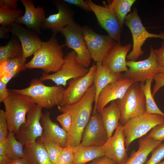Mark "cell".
<instances>
[{"mask_svg": "<svg viewBox=\"0 0 164 164\" xmlns=\"http://www.w3.org/2000/svg\"><path fill=\"white\" fill-rule=\"evenodd\" d=\"M25 8V12L16 20L19 24H24L29 29L39 33L46 17L45 11L42 6L36 7L31 0H21Z\"/></svg>", "mask_w": 164, "mask_h": 164, "instance_id": "19", "label": "cell"}, {"mask_svg": "<svg viewBox=\"0 0 164 164\" xmlns=\"http://www.w3.org/2000/svg\"><path fill=\"white\" fill-rule=\"evenodd\" d=\"M9 164H28L27 161L25 157L23 158L11 160Z\"/></svg>", "mask_w": 164, "mask_h": 164, "instance_id": "48", "label": "cell"}, {"mask_svg": "<svg viewBox=\"0 0 164 164\" xmlns=\"http://www.w3.org/2000/svg\"><path fill=\"white\" fill-rule=\"evenodd\" d=\"M24 149L28 164H52L45 147L40 142L24 145Z\"/></svg>", "mask_w": 164, "mask_h": 164, "instance_id": "27", "label": "cell"}, {"mask_svg": "<svg viewBox=\"0 0 164 164\" xmlns=\"http://www.w3.org/2000/svg\"><path fill=\"white\" fill-rule=\"evenodd\" d=\"M82 29L91 59L96 63H102L111 50L116 41L109 35L97 33L88 26H84Z\"/></svg>", "mask_w": 164, "mask_h": 164, "instance_id": "10", "label": "cell"}, {"mask_svg": "<svg viewBox=\"0 0 164 164\" xmlns=\"http://www.w3.org/2000/svg\"><path fill=\"white\" fill-rule=\"evenodd\" d=\"M65 89L62 86H46L40 79L35 78L31 80L29 86L26 88L10 90L31 97L36 104L43 108L50 109L60 106Z\"/></svg>", "mask_w": 164, "mask_h": 164, "instance_id": "3", "label": "cell"}, {"mask_svg": "<svg viewBox=\"0 0 164 164\" xmlns=\"http://www.w3.org/2000/svg\"><path fill=\"white\" fill-rule=\"evenodd\" d=\"M153 80L155 83L152 93L154 96L161 87L164 86V73L161 72L157 74L154 77Z\"/></svg>", "mask_w": 164, "mask_h": 164, "instance_id": "41", "label": "cell"}, {"mask_svg": "<svg viewBox=\"0 0 164 164\" xmlns=\"http://www.w3.org/2000/svg\"><path fill=\"white\" fill-rule=\"evenodd\" d=\"M57 13L49 15L45 20L42 28L51 31L53 35H56L63 28L74 22L73 14L65 4L56 1Z\"/></svg>", "mask_w": 164, "mask_h": 164, "instance_id": "20", "label": "cell"}, {"mask_svg": "<svg viewBox=\"0 0 164 164\" xmlns=\"http://www.w3.org/2000/svg\"><path fill=\"white\" fill-rule=\"evenodd\" d=\"M125 146L123 126L119 123L113 135L108 138L102 146L105 156L117 164H122L127 159V150Z\"/></svg>", "mask_w": 164, "mask_h": 164, "instance_id": "17", "label": "cell"}, {"mask_svg": "<svg viewBox=\"0 0 164 164\" xmlns=\"http://www.w3.org/2000/svg\"><path fill=\"white\" fill-rule=\"evenodd\" d=\"M85 1L94 13L101 27L117 42L121 44L122 28L113 11L104 5L102 6L95 4L92 0Z\"/></svg>", "mask_w": 164, "mask_h": 164, "instance_id": "14", "label": "cell"}, {"mask_svg": "<svg viewBox=\"0 0 164 164\" xmlns=\"http://www.w3.org/2000/svg\"><path fill=\"white\" fill-rule=\"evenodd\" d=\"M8 90L9 96L3 103L9 132L16 135L26 122V114L36 104L31 97Z\"/></svg>", "mask_w": 164, "mask_h": 164, "instance_id": "4", "label": "cell"}, {"mask_svg": "<svg viewBox=\"0 0 164 164\" xmlns=\"http://www.w3.org/2000/svg\"><path fill=\"white\" fill-rule=\"evenodd\" d=\"M157 64L162 72L164 73V40L161 47L158 49H154Z\"/></svg>", "mask_w": 164, "mask_h": 164, "instance_id": "40", "label": "cell"}, {"mask_svg": "<svg viewBox=\"0 0 164 164\" xmlns=\"http://www.w3.org/2000/svg\"><path fill=\"white\" fill-rule=\"evenodd\" d=\"M151 152V157L145 164H158L164 158V143H161Z\"/></svg>", "mask_w": 164, "mask_h": 164, "instance_id": "36", "label": "cell"}, {"mask_svg": "<svg viewBox=\"0 0 164 164\" xmlns=\"http://www.w3.org/2000/svg\"><path fill=\"white\" fill-rule=\"evenodd\" d=\"M100 113L103 125L109 138L118 127L121 117L120 112L115 101L111 102L110 104L105 107Z\"/></svg>", "mask_w": 164, "mask_h": 164, "instance_id": "28", "label": "cell"}, {"mask_svg": "<svg viewBox=\"0 0 164 164\" xmlns=\"http://www.w3.org/2000/svg\"><path fill=\"white\" fill-rule=\"evenodd\" d=\"M7 138L0 140V155H7Z\"/></svg>", "mask_w": 164, "mask_h": 164, "instance_id": "47", "label": "cell"}, {"mask_svg": "<svg viewBox=\"0 0 164 164\" xmlns=\"http://www.w3.org/2000/svg\"><path fill=\"white\" fill-rule=\"evenodd\" d=\"M115 101L121 113L120 123L123 126L129 119L146 113L145 96L138 82L134 83L122 98Z\"/></svg>", "mask_w": 164, "mask_h": 164, "instance_id": "5", "label": "cell"}, {"mask_svg": "<svg viewBox=\"0 0 164 164\" xmlns=\"http://www.w3.org/2000/svg\"><path fill=\"white\" fill-rule=\"evenodd\" d=\"M146 136L161 142L164 140V123L154 127Z\"/></svg>", "mask_w": 164, "mask_h": 164, "instance_id": "37", "label": "cell"}, {"mask_svg": "<svg viewBox=\"0 0 164 164\" xmlns=\"http://www.w3.org/2000/svg\"><path fill=\"white\" fill-rule=\"evenodd\" d=\"M164 123V117L145 114L129 119L123 126L125 145L129 146L135 140L146 134L156 125Z\"/></svg>", "mask_w": 164, "mask_h": 164, "instance_id": "7", "label": "cell"}, {"mask_svg": "<svg viewBox=\"0 0 164 164\" xmlns=\"http://www.w3.org/2000/svg\"><path fill=\"white\" fill-rule=\"evenodd\" d=\"M131 46L130 44L122 45L116 42L101 63L102 65L115 73L126 72L128 68L126 65V58Z\"/></svg>", "mask_w": 164, "mask_h": 164, "instance_id": "21", "label": "cell"}, {"mask_svg": "<svg viewBox=\"0 0 164 164\" xmlns=\"http://www.w3.org/2000/svg\"><path fill=\"white\" fill-rule=\"evenodd\" d=\"M23 55L21 43L17 37L13 34L7 44L0 46V62Z\"/></svg>", "mask_w": 164, "mask_h": 164, "instance_id": "30", "label": "cell"}, {"mask_svg": "<svg viewBox=\"0 0 164 164\" xmlns=\"http://www.w3.org/2000/svg\"><path fill=\"white\" fill-rule=\"evenodd\" d=\"M8 125L5 111L0 109V140L5 138L9 132Z\"/></svg>", "mask_w": 164, "mask_h": 164, "instance_id": "39", "label": "cell"}, {"mask_svg": "<svg viewBox=\"0 0 164 164\" xmlns=\"http://www.w3.org/2000/svg\"><path fill=\"white\" fill-rule=\"evenodd\" d=\"M18 0H0V5L4 6L14 10L17 8Z\"/></svg>", "mask_w": 164, "mask_h": 164, "instance_id": "45", "label": "cell"}, {"mask_svg": "<svg viewBox=\"0 0 164 164\" xmlns=\"http://www.w3.org/2000/svg\"><path fill=\"white\" fill-rule=\"evenodd\" d=\"M88 164H117L113 160L106 156L97 158Z\"/></svg>", "mask_w": 164, "mask_h": 164, "instance_id": "43", "label": "cell"}, {"mask_svg": "<svg viewBox=\"0 0 164 164\" xmlns=\"http://www.w3.org/2000/svg\"><path fill=\"white\" fill-rule=\"evenodd\" d=\"M63 45H61L52 36L49 40L42 41L40 48L33 54L31 60L27 63V69H40L49 74L59 71L64 61Z\"/></svg>", "mask_w": 164, "mask_h": 164, "instance_id": "2", "label": "cell"}, {"mask_svg": "<svg viewBox=\"0 0 164 164\" xmlns=\"http://www.w3.org/2000/svg\"><path fill=\"white\" fill-rule=\"evenodd\" d=\"M136 1L135 0H108L107 1L108 4L104 3V5L114 13L122 28L128 14L130 11L132 6Z\"/></svg>", "mask_w": 164, "mask_h": 164, "instance_id": "29", "label": "cell"}, {"mask_svg": "<svg viewBox=\"0 0 164 164\" xmlns=\"http://www.w3.org/2000/svg\"><path fill=\"white\" fill-rule=\"evenodd\" d=\"M40 142L45 147L52 164H55L62 152L63 148L42 137H40Z\"/></svg>", "mask_w": 164, "mask_h": 164, "instance_id": "34", "label": "cell"}, {"mask_svg": "<svg viewBox=\"0 0 164 164\" xmlns=\"http://www.w3.org/2000/svg\"><path fill=\"white\" fill-rule=\"evenodd\" d=\"M22 14L23 11L19 9L14 10L0 5V24L2 26H9L16 22Z\"/></svg>", "mask_w": 164, "mask_h": 164, "instance_id": "33", "label": "cell"}, {"mask_svg": "<svg viewBox=\"0 0 164 164\" xmlns=\"http://www.w3.org/2000/svg\"><path fill=\"white\" fill-rule=\"evenodd\" d=\"M40 122L43 129L41 137L55 143L63 148L66 147L68 133L52 121L50 112L46 111L42 113Z\"/></svg>", "mask_w": 164, "mask_h": 164, "instance_id": "22", "label": "cell"}, {"mask_svg": "<svg viewBox=\"0 0 164 164\" xmlns=\"http://www.w3.org/2000/svg\"><path fill=\"white\" fill-rule=\"evenodd\" d=\"M153 80L152 79H149L147 80L145 83L142 82L140 84V88L145 96L146 113L159 114L164 117V113L156 105L151 91V85Z\"/></svg>", "mask_w": 164, "mask_h": 164, "instance_id": "32", "label": "cell"}, {"mask_svg": "<svg viewBox=\"0 0 164 164\" xmlns=\"http://www.w3.org/2000/svg\"><path fill=\"white\" fill-rule=\"evenodd\" d=\"M96 67V64L94 62L85 75L68 81L69 85L65 89L63 100L60 106L74 104L83 97L93 84Z\"/></svg>", "mask_w": 164, "mask_h": 164, "instance_id": "13", "label": "cell"}, {"mask_svg": "<svg viewBox=\"0 0 164 164\" xmlns=\"http://www.w3.org/2000/svg\"><path fill=\"white\" fill-rule=\"evenodd\" d=\"M10 30L8 26H0V38L1 39H8L9 36Z\"/></svg>", "mask_w": 164, "mask_h": 164, "instance_id": "46", "label": "cell"}, {"mask_svg": "<svg viewBox=\"0 0 164 164\" xmlns=\"http://www.w3.org/2000/svg\"><path fill=\"white\" fill-rule=\"evenodd\" d=\"M125 24L130 30L133 39L132 49L126 57L128 60L135 61L144 53L142 46L148 38H160L164 40V32L157 34L150 33L146 30L136 7L127 15Z\"/></svg>", "mask_w": 164, "mask_h": 164, "instance_id": "6", "label": "cell"}, {"mask_svg": "<svg viewBox=\"0 0 164 164\" xmlns=\"http://www.w3.org/2000/svg\"><path fill=\"white\" fill-rule=\"evenodd\" d=\"M26 59L23 55L0 62V80L6 84L21 72L26 70Z\"/></svg>", "mask_w": 164, "mask_h": 164, "instance_id": "24", "label": "cell"}, {"mask_svg": "<svg viewBox=\"0 0 164 164\" xmlns=\"http://www.w3.org/2000/svg\"><path fill=\"white\" fill-rule=\"evenodd\" d=\"M158 164H164V161H162V162H159Z\"/></svg>", "mask_w": 164, "mask_h": 164, "instance_id": "50", "label": "cell"}, {"mask_svg": "<svg viewBox=\"0 0 164 164\" xmlns=\"http://www.w3.org/2000/svg\"><path fill=\"white\" fill-rule=\"evenodd\" d=\"M8 27L10 32L16 36L20 42L25 59L33 55L40 47L42 41L36 32L25 28L16 22Z\"/></svg>", "mask_w": 164, "mask_h": 164, "instance_id": "18", "label": "cell"}, {"mask_svg": "<svg viewBox=\"0 0 164 164\" xmlns=\"http://www.w3.org/2000/svg\"><path fill=\"white\" fill-rule=\"evenodd\" d=\"M60 32L65 40L63 46L74 50L76 54L77 62L88 68L91 58L86 44L82 27L74 22L62 29Z\"/></svg>", "mask_w": 164, "mask_h": 164, "instance_id": "9", "label": "cell"}, {"mask_svg": "<svg viewBox=\"0 0 164 164\" xmlns=\"http://www.w3.org/2000/svg\"><path fill=\"white\" fill-rule=\"evenodd\" d=\"M64 2L78 6L86 11H92L87 4L83 0H64Z\"/></svg>", "mask_w": 164, "mask_h": 164, "instance_id": "42", "label": "cell"}, {"mask_svg": "<svg viewBox=\"0 0 164 164\" xmlns=\"http://www.w3.org/2000/svg\"><path fill=\"white\" fill-rule=\"evenodd\" d=\"M96 70L93 82L95 88L94 104H96L99 94L108 84L123 77L121 73L112 72L103 66L101 63H96Z\"/></svg>", "mask_w": 164, "mask_h": 164, "instance_id": "25", "label": "cell"}, {"mask_svg": "<svg viewBox=\"0 0 164 164\" xmlns=\"http://www.w3.org/2000/svg\"><path fill=\"white\" fill-rule=\"evenodd\" d=\"M108 138L101 113L92 114L84 130L80 144L84 146H102Z\"/></svg>", "mask_w": 164, "mask_h": 164, "instance_id": "16", "label": "cell"}, {"mask_svg": "<svg viewBox=\"0 0 164 164\" xmlns=\"http://www.w3.org/2000/svg\"><path fill=\"white\" fill-rule=\"evenodd\" d=\"M11 160L7 155H0V164H9Z\"/></svg>", "mask_w": 164, "mask_h": 164, "instance_id": "49", "label": "cell"}, {"mask_svg": "<svg viewBox=\"0 0 164 164\" xmlns=\"http://www.w3.org/2000/svg\"><path fill=\"white\" fill-rule=\"evenodd\" d=\"M56 119L61 124L62 128L68 133L72 125L71 118L70 114L66 112L63 113L57 116Z\"/></svg>", "mask_w": 164, "mask_h": 164, "instance_id": "38", "label": "cell"}, {"mask_svg": "<svg viewBox=\"0 0 164 164\" xmlns=\"http://www.w3.org/2000/svg\"><path fill=\"white\" fill-rule=\"evenodd\" d=\"M71 164H74L73 163H72Z\"/></svg>", "mask_w": 164, "mask_h": 164, "instance_id": "51", "label": "cell"}, {"mask_svg": "<svg viewBox=\"0 0 164 164\" xmlns=\"http://www.w3.org/2000/svg\"><path fill=\"white\" fill-rule=\"evenodd\" d=\"M128 69L123 77L133 80L135 82H144L152 79L157 74L162 72L156 61L154 48L151 46L148 57L139 61H126Z\"/></svg>", "mask_w": 164, "mask_h": 164, "instance_id": "11", "label": "cell"}, {"mask_svg": "<svg viewBox=\"0 0 164 164\" xmlns=\"http://www.w3.org/2000/svg\"><path fill=\"white\" fill-rule=\"evenodd\" d=\"M95 88L93 84L83 97L74 104L58 106L61 112L68 113L71 116L72 125L66 147H74L79 145L84 130L93 112L92 105L94 102Z\"/></svg>", "mask_w": 164, "mask_h": 164, "instance_id": "1", "label": "cell"}, {"mask_svg": "<svg viewBox=\"0 0 164 164\" xmlns=\"http://www.w3.org/2000/svg\"><path fill=\"white\" fill-rule=\"evenodd\" d=\"M74 159L72 147H66L63 148L55 164H71L73 162Z\"/></svg>", "mask_w": 164, "mask_h": 164, "instance_id": "35", "label": "cell"}, {"mask_svg": "<svg viewBox=\"0 0 164 164\" xmlns=\"http://www.w3.org/2000/svg\"><path fill=\"white\" fill-rule=\"evenodd\" d=\"M162 142L147 136L140 139L138 150H133L129 158L122 164H143L150 153Z\"/></svg>", "mask_w": 164, "mask_h": 164, "instance_id": "23", "label": "cell"}, {"mask_svg": "<svg viewBox=\"0 0 164 164\" xmlns=\"http://www.w3.org/2000/svg\"><path fill=\"white\" fill-rule=\"evenodd\" d=\"M135 82L132 79L123 77L108 84L100 93L97 103L94 105L92 114L100 113L109 102L122 98L128 88Z\"/></svg>", "mask_w": 164, "mask_h": 164, "instance_id": "15", "label": "cell"}, {"mask_svg": "<svg viewBox=\"0 0 164 164\" xmlns=\"http://www.w3.org/2000/svg\"><path fill=\"white\" fill-rule=\"evenodd\" d=\"M76 57V53L71 50L64 56V63L59 71L50 74L43 72L39 79L43 81L50 80L56 85L65 87L69 80L84 76L88 72L89 68L78 63Z\"/></svg>", "mask_w": 164, "mask_h": 164, "instance_id": "8", "label": "cell"}, {"mask_svg": "<svg viewBox=\"0 0 164 164\" xmlns=\"http://www.w3.org/2000/svg\"><path fill=\"white\" fill-rule=\"evenodd\" d=\"M14 133L9 132L7 139L6 155L11 160L25 157L24 145L16 138Z\"/></svg>", "mask_w": 164, "mask_h": 164, "instance_id": "31", "label": "cell"}, {"mask_svg": "<svg viewBox=\"0 0 164 164\" xmlns=\"http://www.w3.org/2000/svg\"><path fill=\"white\" fill-rule=\"evenodd\" d=\"M43 108L35 104L27 113L25 122L16 135V139L24 145L35 142L42 136L43 129L40 119Z\"/></svg>", "mask_w": 164, "mask_h": 164, "instance_id": "12", "label": "cell"}, {"mask_svg": "<svg viewBox=\"0 0 164 164\" xmlns=\"http://www.w3.org/2000/svg\"><path fill=\"white\" fill-rule=\"evenodd\" d=\"M72 148L74 164H86L97 158L105 156L102 146H84L80 144Z\"/></svg>", "mask_w": 164, "mask_h": 164, "instance_id": "26", "label": "cell"}, {"mask_svg": "<svg viewBox=\"0 0 164 164\" xmlns=\"http://www.w3.org/2000/svg\"><path fill=\"white\" fill-rule=\"evenodd\" d=\"M7 84L0 80V102L2 103L9 96V91L7 88Z\"/></svg>", "mask_w": 164, "mask_h": 164, "instance_id": "44", "label": "cell"}]
</instances>
